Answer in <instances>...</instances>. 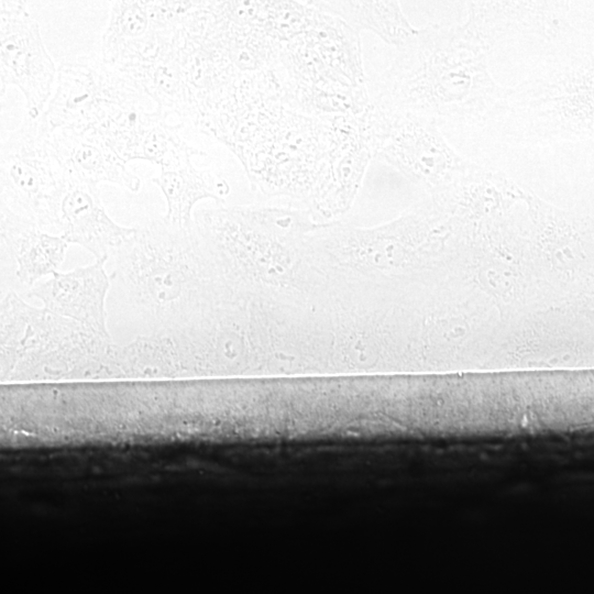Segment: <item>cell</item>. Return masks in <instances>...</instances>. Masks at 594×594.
I'll use <instances>...</instances> for the list:
<instances>
[{
	"label": "cell",
	"instance_id": "277c9868",
	"mask_svg": "<svg viewBox=\"0 0 594 594\" xmlns=\"http://www.w3.org/2000/svg\"><path fill=\"white\" fill-rule=\"evenodd\" d=\"M1 197L4 207L41 229H62V202L70 176L51 147L40 118L26 116L1 138Z\"/></svg>",
	"mask_w": 594,
	"mask_h": 594
},
{
	"label": "cell",
	"instance_id": "7c38bea8",
	"mask_svg": "<svg viewBox=\"0 0 594 594\" xmlns=\"http://www.w3.org/2000/svg\"><path fill=\"white\" fill-rule=\"evenodd\" d=\"M328 13L345 21L353 29L369 30L389 45L402 47L410 41L415 29L398 1H312Z\"/></svg>",
	"mask_w": 594,
	"mask_h": 594
},
{
	"label": "cell",
	"instance_id": "5b68a950",
	"mask_svg": "<svg viewBox=\"0 0 594 594\" xmlns=\"http://www.w3.org/2000/svg\"><path fill=\"white\" fill-rule=\"evenodd\" d=\"M1 94L14 85L26 101V116L37 119L55 88L57 67L37 21L22 1H0Z\"/></svg>",
	"mask_w": 594,
	"mask_h": 594
},
{
	"label": "cell",
	"instance_id": "8992f818",
	"mask_svg": "<svg viewBox=\"0 0 594 594\" xmlns=\"http://www.w3.org/2000/svg\"><path fill=\"white\" fill-rule=\"evenodd\" d=\"M107 258L66 273H54L35 285L31 295L37 297L48 311L68 317L100 337H109L106 327L105 299L109 278L105 271Z\"/></svg>",
	"mask_w": 594,
	"mask_h": 594
},
{
	"label": "cell",
	"instance_id": "9c48e42d",
	"mask_svg": "<svg viewBox=\"0 0 594 594\" xmlns=\"http://www.w3.org/2000/svg\"><path fill=\"white\" fill-rule=\"evenodd\" d=\"M40 121L51 147L70 178L96 188L99 183H109L131 191L140 189V178L128 169L127 162L108 145L51 130Z\"/></svg>",
	"mask_w": 594,
	"mask_h": 594
},
{
	"label": "cell",
	"instance_id": "52a82bcc",
	"mask_svg": "<svg viewBox=\"0 0 594 594\" xmlns=\"http://www.w3.org/2000/svg\"><path fill=\"white\" fill-rule=\"evenodd\" d=\"M186 1H111L100 40L102 58L116 66L161 32L175 28Z\"/></svg>",
	"mask_w": 594,
	"mask_h": 594
},
{
	"label": "cell",
	"instance_id": "8fae6325",
	"mask_svg": "<svg viewBox=\"0 0 594 594\" xmlns=\"http://www.w3.org/2000/svg\"><path fill=\"white\" fill-rule=\"evenodd\" d=\"M152 182L166 198L167 211L163 220L185 231L191 230V208L201 198L219 199L229 193L226 180L208 169L187 162L173 167H163Z\"/></svg>",
	"mask_w": 594,
	"mask_h": 594
},
{
	"label": "cell",
	"instance_id": "30bf717a",
	"mask_svg": "<svg viewBox=\"0 0 594 594\" xmlns=\"http://www.w3.org/2000/svg\"><path fill=\"white\" fill-rule=\"evenodd\" d=\"M2 237L16 260V276L33 285L57 272L69 244L63 234H51L32 221L4 209Z\"/></svg>",
	"mask_w": 594,
	"mask_h": 594
},
{
	"label": "cell",
	"instance_id": "7a4b0ae2",
	"mask_svg": "<svg viewBox=\"0 0 594 594\" xmlns=\"http://www.w3.org/2000/svg\"><path fill=\"white\" fill-rule=\"evenodd\" d=\"M576 7L561 33L537 47L525 75L508 86L506 109L488 131L527 150L594 147V18Z\"/></svg>",
	"mask_w": 594,
	"mask_h": 594
},
{
	"label": "cell",
	"instance_id": "3957f363",
	"mask_svg": "<svg viewBox=\"0 0 594 594\" xmlns=\"http://www.w3.org/2000/svg\"><path fill=\"white\" fill-rule=\"evenodd\" d=\"M364 125L373 157L435 191L461 182L480 165L452 146L441 125L430 118L371 101Z\"/></svg>",
	"mask_w": 594,
	"mask_h": 594
},
{
	"label": "cell",
	"instance_id": "ba28073f",
	"mask_svg": "<svg viewBox=\"0 0 594 594\" xmlns=\"http://www.w3.org/2000/svg\"><path fill=\"white\" fill-rule=\"evenodd\" d=\"M135 227L116 223L106 212L98 188L70 178L62 202V233L68 243L90 251L96 260L121 251L135 233Z\"/></svg>",
	"mask_w": 594,
	"mask_h": 594
},
{
	"label": "cell",
	"instance_id": "6da1fadb",
	"mask_svg": "<svg viewBox=\"0 0 594 594\" xmlns=\"http://www.w3.org/2000/svg\"><path fill=\"white\" fill-rule=\"evenodd\" d=\"M490 54L463 21L418 29L385 70L371 100L447 125L488 131L502 118L508 88L490 68Z\"/></svg>",
	"mask_w": 594,
	"mask_h": 594
}]
</instances>
